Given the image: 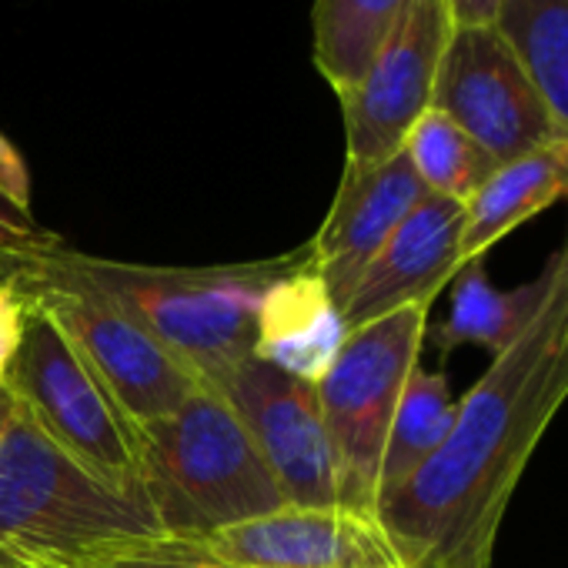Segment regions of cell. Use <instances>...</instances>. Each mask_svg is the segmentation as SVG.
Masks as SVG:
<instances>
[{
  "instance_id": "obj_1",
  "label": "cell",
  "mask_w": 568,
  "mask_h": 568,
  "mask_svg": "<svg viewBox=\"0 0 568 568\" xmlns=\"http://www.w3.org/2000/svg\"><path fill=\"white\" fill-rule=\"evenodd\" d=\"M545 264L528 328L458 402L438 452L375 505L398 568H491L515 485L568 398V237Z\"/></svg>"
},
{
  "instance_id": "obj_2",
  "label": "cell",
  "mask_w": 568,
  "mask_h": 568,
  "mask_svg": "<svg viewBox=\"0 0 568 568\" xmlns=\"http://www.w3.org/2000/svg\"><path fill=\"white\" fill-rule=\"evenodd\" d=\"M312 261V247L281 257L217 264V267H154L94 257L64 247L18 257L11 264L24 281H68L98 292L148 328L168 352L214 385L237 362L254 355L257 308L271 284Z\"/></svg>"
},
{
  "instance_id": "obj_3",
  "label": "cell",
  "mask_w": 568,
  "mask_h": 568,
  "mask_svg": "<svg viewBox=\"0 0 568 568\" xmlns=\"http://www.w3.org/2000/svg\"><path fill=\"white\" fill-rule=\"evenodd\" d=\"M161 538L168 535L144 491H121L88 471L8 392L0 418V548L81 565Z\"/></svg>"
},
{
  "instance_id": "obj_4",
  "label": "cell",
  "mask_w": 568,
  "mask_h": 568,
  "mask_svg": "<svg viewBox=\"0 0 568 568\" xmlns=\"http://www.w3.org/2000/svg\"><path fill=\"white\" fill-rule=\"evenodd\" d=\"M138 462L141 491L168 538H201L288 505L247 428L211 385L171 418L138 428Z\"/></svg>"
},
{
  "instance_id": "obj_5",
  "label": "cell",
  "mask_w": 568,
  "mask_h": 568,
  "mask_svg": "<svg viewBox=\"0 0 568 568\" xmlns=\"http://www.w3.org/2000/svg\"><path fill=\"white\" fill-rule=\"evenodd\" d=\"M428 305H408L348 332L332 368L315 382L335 452L338 505L375 518L378 468L398 398L418 368Z\"/></svg>"
},
{
  "instance_id": "obj_6",
  "label": "cell",
  "mask_w": 568,
  "mask_h": 568,
  "mask_svg": "<svg viewBox=\"0 0 568 568\" xmlns=\"http://www.w3.org/2000/svg\"><path fill=\"white\" fill-rule=\"evenodd\" d=\"M4 388L31 412L41 432L88 471L121 491H141L138 428L78 355L68 335L38 308Z\"/></svg>"
},
{
  "instance_id": "obj_7",
  "label": "cell",
  "mask_w": 568,
  "mask_h": 568,
  "mask_svg": "<svg viewBox=\"0 0 568 568\" xmlns=\"http://www.w3.org/2000/svg\"><path fill=\"white\" fill-rule=\"evenodd\" d=\"M24 284L34 308L68 335L134 428L171 418L194 392L204 388L191 365L98 292L68 281Z\"/></svg>"
},
{
  "instance_id": "obj_8",
  "label": "cell",
  "mask_w": 568,
  "mask_h": 568,
  "mask_svg": "<svg viewBox=\"0 0 568 568\" xmlns=\"http://www.w3.org/2000/svg\"><path fill=\"white\" fill-rule=\"evenodd\" d=\"M432 108L448 114L498 164L568 138L498 28L452 31Z\"/></svg>"
},
{
  "instance_id": "obj_9",
  "label": "cell",
  "mask_w": 568,
  "mask_h": 568,
  "mask_svg": "<svg viewBox=\"0 0 568 568\" xmlns=\"http://www.w3.org/2000/svg\"><path fill=\"white\" fill-rule=\"evenodd\" d=\"M211 388L247 428L284 501L302 508H342L335 452L315 382L284 375L251 355Z\"/></svg>"
},
{
  "instance_id": "obj_10",
  "label": "cell",
  "mask_w": 568,
  "mask_h": 568,
  "mask_svg": "<svg viewBox=\"0 0 568 568\" xmlns=\"http://www.w3.org/2000/svg\"><path fill=\"white\" fill-rule=\"evenodd\" d=\"M452 31L448 0H412L405 8L365 78L342 94L345 168H372L402 151L415 121L432 108Z\"/></svg>"
},
{
  "instance_id": "obj_11",
  "label": "cell",
  "mask_w": 568,
  "mask_h": 568,
  "mask_svg": "<svg viewBox=\"0 0 568 568\" xmlns=\"http://www.w3.org/2000/svg\"><path fill=\"white\" fill-rule=\"evenodd\" d=\"M171 541L231 568H398L378 521L345 508L284 505L201 538Z\"/></svg>"
},
{
  "instance_id": "obj_12",
  "label": "cell",
  "mask_w": 568,
  "mask_h": 568,
  "mask_svg": "<svg viewBox=\"0 0 568 568\" xmlns=\"http://www.w3.org/2000/svg\"><path fill=\"white\" fill-rule=\"evenodd\" d=\"M465 204L425 194L342 298L348 332L408 305H428L462 267Z\"/></svg>"
},
{
  "instance_id": "obj_13",
  "label": "cell",
  "mask_w": 568,
  "mask_h": 568,
  "mask_svg": "<svg viewBox=\"0 0 568 568\" xmlns=\"http://www.w3.org/2000/svg\"><path fill=\"white\" fill-rule=\"evenodd\" d=\"M425 194L428 191L412 171L405 151L372 168H345L332 211L308 241L312 267L322 274L338 305Z\"/></svg>"
},
{
  "instance_id": "obj_14",
  "label": "cell",
  "mask_w": 568,
  "mask_h": 568,
  "mask_svg": "<svg viewBox=\"0 0 568 568\" xmlns=\"http://www.w3.org/2000/svg\"><path fill=\"white\" fill-rule=\"evenodd\" d=\"M348 338L338 302L322 274L308 264L281 274L261 298L254 358L284 375L318 382Z\"/></svg>"
},
{
  "instance_id": "obj_15",
  "label": "cell",
  "mask_w": 568,
  "mask_h": 568,
  "mask_svg": "<svg viewBox=\"0 0 568 568\" xmlns=\"http://www.w3.org/2000/svg\"><path fill=\"white\" fill-rule=\"evenodd\" d=\"M568 197V138L511 158L465 201L462 264L481 257L491 244Z\"/></svg>"
},
{
  "instance_id": "obj_16",
  "label": "cell",
  "mask_w": 568,
  "mask_h": 568,
  "mask_svg": "<svg viewBox=\"0 0 568 568\" xmlns=\"http://www.w3.org/2000/svg\"><path fill=\"white\" fill-rule=\"evenodd\" d=\"M548 264L538 271V277L518 284L511 292H501L488 281L481 257L465 261L458 267L455 292H452V308L445 322L432 332V342L448 355L462 345H478L491 358L501 355L535 318L545 292H548Z\"/></svg>"
},
{
  "instance_id": "obj_17",
  "label": "cell",
  "mask_w": 568,
  "mask_h": 568,
  "mask_svg": "<svg viewBox=\"0 0 568 568\" xmlns=\"http://www.w3.org/2000/svg\"><path fill=\"white\" fill-rule=\"evenodd\" d=\"M408 4L412 0H318L315 64L338 98L365 78Z\"/></svg>"
},
{
  "instance_id": "obj_18",
  "label": "cell",
  "mask_w": 568,
  "mask_h": 568,
  "mask_svg": "<svg viewBox=\"0 0 568 568\" xmlns=\"http://www.w3.org/2000/svg\"><path fill=\"white\" fill-rule=\"evenodd\" d=\"M455 408L458 402L452 398L445 375L425 372L418 365L398 398V408L388 428V442H385V455L378 468V498L402 488L438 452V445L452 432Z\"/></svg>"
},
{
  "instance_id": "obj_19",
  "label": "cell",
  "mask_w": 568,
  "mask_h": 568,
  "mask_svg": "<svg viewBox=\"0 0 568 568\" xmlns=\"http://www.w3.org/2000/svg\"><path fill=\"white\" fill-rule=\"evenodd\" d=\"M495 28L568 134V0H505Z\"/></svg>"
},
{
  "instance_id": "obj_20",
  "label": "cell",
  "mask_w": 568,
  "mask_h": 568,
  "mask_svg": "<svg viewBox=\"0 0 568 568\" xmlns=\"http://www.w3.org/2000/svg\"><path fill=\"white\" fill-rule=\"evenodd\" d=\"M402 151L428 194L462 201V204L498 168V161L438 108H428L415 121Z\"/></svg>"
},
{
  "instance_id": "obj_21",
  "label": "cell",
  "mask_w": 568,
  "mask_h": 568,
  "mask_svg": "<svg viewBox=\"0 0 568 568\" xmlns=\"http://www.w3.org/2000/svg\"><path fill=\"white\" fill-rule=\"evenodd\" d=\"M61 237L38 224L31 207V178L14 151V144L0 141V267L11 274L18 257L54 247Z\"/></svg>"
},
{
  "instance_id": "obj_22",
  "label": "cell",
  "mask_w": 568,
  "mask_h": 568,
  "mask_svg": "<svg viewBox=\"0 0 568 568\" xmlns=\"http://www.w3.org/2000/svg\"><path fill=\"white\" fill-rule=\"evenodd\" d=\"M34 302L21 274H0V385H4L31 322Z\"/></svg>"
},
{
  "instance_id": "obj_23",
  "label": "cell",
  "mask_w": 568,
  "mask_h": 568,
  "mask_svg": "<svg viewBox=\"0 0 568 568\" xmlns=\"http://www.w3.org/2000/svg\"><path fill=\"white\" fill-rule=\"evenodd\" d=\"M64 568H231V565H217L211 558L191 555L181 545H174L171 538H161V541H151L141 548L98 555V558H88L81 565H64Z\"/></svg>"
},
{
  "instance_id": "obj_24",
  "label": "cell",
  "mask_w": 568,
  "mask_h": 568,
  "mask_svg": "<svg viewBox=\"0 0 568 568\" xmlns=\"http://www.w3.org/2000/svg\"><path fill=\"white\" fill-rule=\"evenodd\" d=\"M505 0H448L452 28H495Z\"/></svg>"
},
{
  "instance_id": "obj_25",
  "label": "cell",
  "mask_w": 568,
  "mask_h": 568,
  "mask_svg": "<svg viewBox=\"0 0 568 568\" xmlns=\"http://www.w3.org/2000/svg\"><path fill=\"white\" fill-rule=\"evenodd\" d=\"M0 568H64V565H51V561H41V558L18 555L11 548H0Z\"/></svg>"
},
{
  "instance_id": "obj_26",
  "label": "cell",
  "mask_w": 568,
  "mask_h": 568,
  "mask_svg": "<svg viewBox=\"0 0 568 568\" xmlns=\"http://www.w3.org/2000/svg\"><path fill=\"white\" fill-rule=\"evenodd\" d=\"M4 402H8V392H4V385H0V418H4Z\"/></svg>"
},
{
  "instance_id": "obj_27",
  "label": "cell",
  "mask_w": 568,
  "mask_h": 568,
  "mask_svg": "<svg viewBox=\"0 0 568 568\" xmlns=\"http://www.w3.org/2000/svg\"><path fill=\"white\" fill-rule=\"evenodd\" d=\"M0 274H8V271H4V267H0Z\"/></svg>"
},
{
  "instance_id": "obj_28",
  "label": "cell",
  "mask_w": 568,
  "mask_h": 568,
  "mask_svg": "<svg viewBox=\"0 0 568 568\" xmlns=\"http://www.w3.org/2000/svg\"><path fill=\"white\" fill-rule=\"evenodd\" d=\"M0 141H4V134H0Z\"/></svg>"
}]
</instances>
